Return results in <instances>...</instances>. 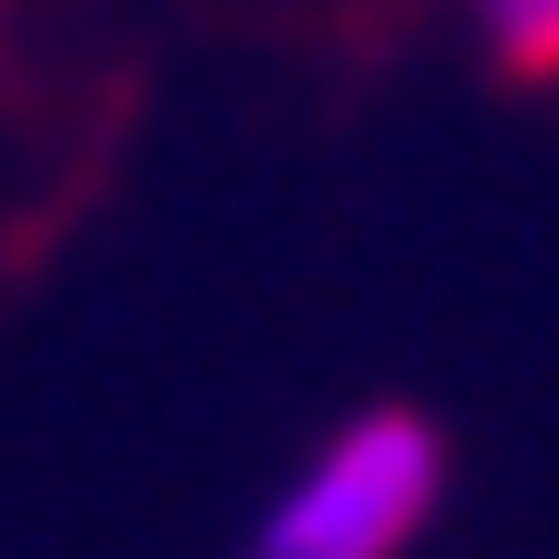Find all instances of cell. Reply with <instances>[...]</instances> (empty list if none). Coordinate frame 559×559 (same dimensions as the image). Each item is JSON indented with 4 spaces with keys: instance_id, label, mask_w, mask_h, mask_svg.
I'll return each mask as SVG.
<instances>
[{
    "instance_id": "1",
    "label": "cell",
    "mask_w": 559,
    "mask_h": 559,
    "mask_svg": "<svg viewBox=\"0 0 559 559\" xmlns=\"http://www.w3.org/2000/svg\"><path fill=\"white\" fill-rule=\"evenodd\" d=\"M448 498V448L411 411L336 423L299 473L274 485V510L249 522V559H411V535Z\"/></svg>"
},
{
    "instance_id": "2",
    "label": "cell",
    "mask_w": 559,
    "mask_h": 559,
    "mask_svg": "<svg viewBox=\"0 0 559 559\" xmlns=\"http://www.w3.org/2000/svg\"><path fill=\"white\" fill-rule=\"evenodd\" d=\"M473 25L498 38V62H522V75H559V0H473Z\"/></svg>"
}]
</instances>
